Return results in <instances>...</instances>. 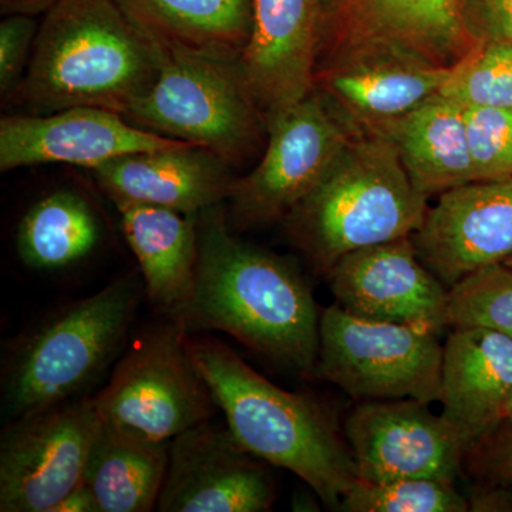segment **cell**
<instances>
[{
	"label": "cell",
	"mask_w": 512,
	"mask_h": 512,
	"mask_svg": "<svg viewBox=\"0 0 512 512\" xmlns=\"http://www.w3.org/2000/svg\"><path fill=\"white\" fill-rule=\"evenodd\" d=\"M197 228L194 289L170 316L190 333H227L266 359L315 373L320 313L299 269L241 241L221 204L198 214Z\"/></svg>",
	"instance_id": "1"
},
{
	"label": "cell",
	"mask_w": 512,
	"mask_h": 512,
	"mask_svg": "<svg viewBox=\"0 0 512 512\" xmlns=\"http://www.w3.org/2000/svg\"><path fill=\"white\" fill-rule=\"evenodd\" d=\"M163 59L117 0H59L42 16L28 70L6 104L23 114L99 107L126 116Z\"/></svg>",
	"instance_id": "2"
},
{
	"label": "cell",
	"mask_w": 512,
	"mask_h": 512,
	"mask_svg": "<svg viewBox=\"0 0 512 512\" xmlns=\"http://www.w3.org/2000/svg\"><path fill=\"white\" fill-rule=\"evenodd\" d=\"M190 349L239 446L291 471L326 507L339 510L359 478L328 414L308 397L269 382L220 340L190 336Z\"/></svg>",
	"instance_id": "3"
},
{
	"label": "cell",
	"mask_w": 512,
	"mask_h": 512,
	"mask_svg": "<svg viewBox=\"0 0 512 512\" xmlns=\"http://www.w3.org/2000/svg\"><path fill=\"white\" fill-rule=\"evenodd\" d=\"M427 201L392 141L359 130L328 175L284 222L293 244L328 276L343 256L412 237L426 217Z\"/></svg>",
	"instance_id": "4"
},
{
	"label": "cell",
	"mask_w": 512,
	"mask_h": 512,
	"mask_svg": "<svg viewBox=\"0 0 512 512\" xmlns=\"http://www.w3.org/2000/svg\"><path fill=\"white\" fill-rule=\"evenodd\" d=\"M140 295L137 276H123L16 340L2 372L6 421L87 396L123 353Z\"/></svg>",
	"instance_id": "5"
},
{
	"label": "cell",
	"mask_w": 512,
	"mask_h": 512,
	"mask_svg": "<svg viewBox=\"0 0 512 512\" xmlns=\"http://www.w3.org/2000/svg\"><path fill=\"white\" fill-rule=\"evenodd\" d=\"M156 82L126 119L241 165L261 150L266 123L239 60L163 50Z\"/></svg>",
	"instance_id": "6"
},
{
	"label": "cell",
	"mask_w": 512,
	"mask_h": 512,
	"mask_svg": "<svg viewBox=\"0 0 512 512\" xmlns=\"http://www.w3.org/2000/svg\"><path fill=\"white\" fill-rule=\"evenodd\" d=\"M165 316L128 343L94 394L103 420L153 441H171L220 410L192 357L191 333Z\"/></svg>",
	"instance_id": "7"
},
{
	"label": "cell",
	"mask_w": 512,
	"mask_h": 512,
	"mask_svg": "<svg viewBox=\"0 0 512 512\" xmlns=\"http://www.w3.org/2000/svg\"><path fill=\"white\" fill-rule=\"evenodd\" d=\"M266 130L261 160L251 173L235 178L229 191L232 231L284 221L328 175L360 128L313 89L269 121Z\"/></svg>",
	"instance_id": "8"
},
{
	"label": "cell",
	"mask_w": 512,
	"mask_h": 512,
	"mask_svg": "<svg viewBox=\"0 0 512 512\" xmlns=\"http://www.w3.org/2000/svg\"><path fill=\"white\" fill-rule=\"evenodd\" d=\"M426 330L357 318L338 305L320 313L315 373L360 400H439L443 346Z\"/></svg>",
	"instance_id": "9"
},
{
	"label": "cell",
	"mask_w": 512,
	"mask_h": 512,
	"mask_svg": "<svg viewBox=\"0 0 512 512\" xmlns=\"http://www.w3.org/2000/svg\"><path fill=\"white\" fill-rule=\"evenodd\" d=\"M464 0H318V67L366 55L451 67L476 45Z\"/></svg>",
	"instance_id": "10"
},
{
	"label": "cell",
	"mask_w": 512,
	"mask_h": 512,
	"mask_svg": "<svg viewBox=\"0 0 512 512\" xmlns=\"http://www.w3.org/2000/svg\"><path fill=\"white\" fill-rule=\"evenodd\" d=\"M101 421L94 394L6 421L0 436V511L52 512L84 483Z\"/></svg>",
	"instance_id": "11"
},
{
	"label": "cell",
	"mask_w": 512,
	"mask_h": 512,
	"mask_svg": "<svg viewBox=\"0 0 512 512\" xmlns=\"http://www.w3.org/2000/svg\"><path fill=\"white\" fill-rule=\"evenodd\" d=\"M357 478L387 483L403 478L453 483L460 474L463 439L443 413L417 400H370L345 424Z\"/></svg>",
	"instance_id": "12"
},
{
	"label": "cell",
	"mask_w": 512,
	"mask_h": 512,
	"mask_svg": "<svg viewBox=\"0 0 512 512\" xmlns=\"http://www.w3.org/2000/svg\"><path fill=\"white\" fill-rule=\"evenodd\" d=\"M275 484L261 460L220 426L204 421L170 441L160 512H265L275 503Z\"/></svg>",
	"instance_id": "13"
},
{
	"label": "cell",
	"mask_w": 512,
	"mask_h": 512,
	"mask_svg": "<svg viewBox=\"0 0 512 512\" xmlns=\"http://www.w3.org/2000/svg\"><path fill=\"white\" fill-rule=\"evenodd\" d=\"M328 279L335 305L357 318L434 335L448 328L446 285L421 262L412 237L343 256Z\"/></svg>",
	"instance_id": "14"
},
{
	"label": "cell",
	"mask_w": 512,
	"mask_h": 512,
	"mask_svg": "<svg viewBox=\"0 0 512 512\" xmlns=\"http://www.w3.org/2000/svg\"><path fill=\"white\" fill-rule=\"evenodd\" d=\"M183 143L134 126L121 114L99 107L13 114L0 120V171L57 163L92 171L117 157Z\"/></svg>",
	"instance_id": "15"
},
{
	"label": "cell",
	"mask_w": 512,
	"mask_h": 512,
	"mask_svg": "<svg viewBox=\"0 0 512 512\" xmlns=\"http://www.w3.org/2000/svg\"><path fill=\"white\" fill-rule=\"evenodd\" d=\"M424 265L451 288L512 258V177L443 192L412 235Z\"/></svg>",
	"instance_id": "16"
},
{
	"label": "cell",
	"mask_w": 512,
	"mask_h": 512,
	"mask_svg": "<svg viewBox=\"0 0 512 512\" xmlns=\"http://www.w3.org/2000/svg\"><path fill=\"white\" fill-rule=\"evenodd\" d=\"M242 73L266 126L315 89L318 0H254Z\"/></svg>",
	"instance_id": "17"
},
{
	"label": "cell",
	"mask_w": 512,
	"mask_h": 512,
	"mask_svg": "<svg viewBox=\"0 0 512 512\" xmlns=\"http://www.w3.org/2000/svg\"><path fill=\"white\" fill-rule=\"evenodd\" d=\"M232 165L207 148L183 143L128 154L93 168L111 201L141 202L198 215L228 200Z\"/></svg>",
	"instance_id": "18"
},
{
	"label": "cell",
	"mask_w": 512,
	"mask_h": 512,
	"mask_svg": "<svg viewBox=\"0 0 512 512\" xmlns=\"http://www.w3.org/2000/svg\"><path fill=\"white\" fill-rule=\"evenodd\" d=\"M512 392V339L484 328H453L443 346L439 402L464 446L501 423Z\"/></svg>",
	"instance_id": "19"
},
{
	"label": "cell",
	"mask_w": 512,
	"mask_h": 512,
	"mask_svg": "<svg viewBox=\"0 0 512 512\" xmlns=\"http://www.w3.org/2000/svg\"><path fill=\"white\" fill-rule=\"evenodd\" d=\"M451 67L414 57H346L316 72L315 89L360 130L406 116L443 89Z\"/></svg>",
	"instance_id": "20"
},
{
	"label": "cell",
	"mask_w": 512,
	"mask_h": 512,
	"mask_svg": "<svg viewBox=\"0 0 512 512\" xmlns=\"http://www.w3.org/2000/svg\"><path fill=\"white\" fill-rule=\"evenodd\" d=\"M140 265L148 301L173 315L190 299L198 262V215L141 202L114 201Z\"/></svg>",
	"instance_id": "21"
},
{
	"label": "cell",
	"mask_w": 512,
	"mask_h": 512,
	"mask_svg": "<svg viewBox=\"0 0 512 512\" xmlns=\"http://www.w3.org/2000/svg\"><path fill=\"white\" fill-rule=\"evenodd\" d=\"M373 131L392 141L414 187L427 198L473 183L464 107L444 94Z\"/></svg>",
	"instance_id": "22"
},
{
	"label": "cell",
	"mask_w": 512,
	"mask_h": 512,
	"mask_svg": "<svg viewBox=\"0 0 512 512\" xmlns=\"http://www.w3.org/2000/svg\"><path fill=\"white\" fill-rule=\"evenodd\" d=\"M163 50L239 60L254 0H117Z\"/></svg>",
	"instance_id": "23"
},
{
	"label": "cell",
	"mask_w": 512,
	"mask_h": 512,
	"mask_svg": "<svg viewBox=\"0 0 512 512\" xmlns=\"http://www.w3.org/2000/svg\"><path fill=\"white\" fill-rule=\"evenodd\" d=\"M168 461L170 441L143 439L103 420L84 484L100 512L153 511L163 490Z\"/></svg>",
	"instance_id": "24"
},
{
	"label": "cell",
	"mask_w": 512,
	"mask_h": 512,
	"mask_svg": "<svg viewBox=\"0 0 512 512\" xmlns=\"http://www.w3.org/2000/svg\"><path fill=\"white\" fill-rule=\"evenodd\" d=\"M100 234L99 220L82 195L56 191L23 215L16 249L29 268L60 271L92 254Z\"/></svg>",
	"instance_id": "25"
},
{
	"label": "cell",
	"mask_w": 512,
	"mask_h": 512,
	"mask_svg": "<svg viewBox=\"0 0 512 512\" xmlns=\"http://www.w3.org/2000/svg\"><path fill=\"white\" fill-rule=\"evenodd\" d=\"M440 93L463 107L512 109V42H477L451 66Z\"/></svg>",
	"instance_id": "26"
},
{
	"label": "cell",
	"mask_w": 512,
	"mask_h": 512,
	"mask_svg": "<svg viewBox=\"0 0 512 512\" xmlns=\"http://www.w3.org/2000/svg\"><path fill=\"white\" fill-rule=\"evenodd\" d=\"M450 328H484L512 339V268L485 266L448 288Z\"/></svg>",
	"instance_id": "27"
},
{
	"label": "cell",
	"mask_w": 512,
	"mask_h": 512,
	"mask_svg": "<svg viewBox=\"0 0 512 512\" xmlns=\"http://www.w3.org/2000/svg\"><path fill=\"white\" fill-rule=\"evenodd\" d=\"M349 512H466L470 503L453 483L403 478L387 483L357 480L339 507Z\"/></svg>",
	"instance_id": "28"
},
{
	"label": "cell",
	"mask_w": 512,
	"mask_h": 512,
	"mask_svg": "<svg viewBox=\"0 0 512 512\" xmlns=\"http://www.w3.org/2000/svg\"><path fill=\"white\" fill-rule=\"evenodd\" d=\"M474 181L512 177V109L464 107Z\"/></svg>",
	"instance_id": "29"
},
{
	"label": "cell",
	"mask_w": 512,
	"mask_h": 512,
	"mask_svg": "<svg viewBox=\"0 0 512 512\" xmlns=\"http://www.w3.org/2000/svg\"><path fill=\"white\" fill-rule=\"evenodd\" d=\"M36 16L8 15L0 23V97L3 104L18 89L28 70L39 30Z\"/></svg>",
	"instance_id": "30"
},
{
	"label": "cell",
	"mask_w": 512,
	"mask_h": 512,
	"mask_svg": "<svg viewBox=\"0 0 512 512\" xmlns=\"http://www.w3.org/2000/svg\"><path fill=\"white\" fill-rule=\"evenodd\" d=\"M463 15L476 42H512V0H464Z\"/></svg>",
	"instance_id": "31"
},
{
	"label": "cell",
	"mask_w": 512,
	"mask_h": 512,
	"mask_svg": "<svg viewBox=\"0 0 512 512\" xmlns=\"http://www.w3.org/2000/svg\"><path fill=\"white\" fill-rule=\"evenodd\" d=\"M52 512H100L99 505L94 500L92 491L86 484L80 485L76 490L63 498L53 508Z\"/></svg>",
	"instance_id": "32"
},
{
	"label": "cell",
	"mask_w": 512,
	"mask_h": 512,
	"mask_svg": "<svg viewBox=\"0 0 512 512\" xmlns=\"http://www.w3.org/2000/svg\"><path fill=\"white\" fill-rule=\"evenodd\" d=\"M59 0H0V12L3 16L29 15L43 16Z\"/></svg>",
	"instance_id": "33"
},
{
	"label": "cell",
	"mask_w": 512,
	"mask_h": 512,
	"mask_svg": "<svg viewBox=\"0 0 512 512\" xmlns=\"http://www.w3.org/2000/svg\"><path fill=\"white\" fill-rule=\"evenodd\" d=\"M498 463H500L501 474L512 487V430L510 436L504 441L503 447H501Z\"/></svg>",
	"instance_id": "34"
},
{
	"label": "cell",
	"mask_w": 512,
	"mask_h": 512,
	"mask_svg": "<svg viewBox=\"0 0 512 512\" xmlns=\"http://www.w3.org/2000/svg\"><path fill=\"white\" fill-rule=\"evenodd\" d=\"M504 423L510 424L512 430V392L507 406H505Z\"/></svg>",
	"instance_id": "35"
},
{
	"label": "cell",
	"mask_w": 512,
	"mask_h": 512,
	"mask_svg": "<svg viewBox=\"0 0 512 512\" xmlns=\"http://www.w3.org/2000/svg\"><path fill=\"white\" fill-rule=\"evenodd\" d=\"M504 264L508 265V266H510V268H512V258L508 259V261H505Z\"/></svg>",
	"instance_id": "36"
}]
</instances>
